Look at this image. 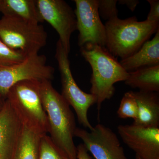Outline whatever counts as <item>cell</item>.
Segmentation results:
<instances>
[{"label": "cell", "instance_id": "1", "mask_svg": "<svg viewBox=\"0 0 159 159\" xmlns=\"http://www.w3.org/2000/svg\"><path fill=\"white\" fill-rule=\"evenodd\" d=\"M40 93L47 115L49 136L69 158L77 159V147L74 141L77 127L70 106L53 87L50 80L41 81Z\"/></svg>", "mask_w": 159, "mask_h": 159}, {"label": "cell", "instance_id": "2", "mask_svg": "<svg viewBox=\"0 0 159 159\" xmlns=\"http://www.w3.org/2000/svg\"><path fill=\"white\" fill-rule=\"evenodd\" d=\"M80 52L92 68L90 92L97 98L99 116L102 102L114 96V84L125 81L129 73L105 48L87 43L80 48Z\"/></svg>", "mask_w": 159, "mask_h": 159}, {"label": "cell", "instance_id": "3", "mask_svg": "<svg viewBox=\"0 0 159 159\" xmlns=\"http://www.w3.org/2000/svg\"><path fill=\"white\" fill-rule=\"evenodd\" d=\"M105 48L114 57L125 59L139 51L159 29V22L139 21L136 16L107 21Z\"/></svg>", "mask_w": 159, "mask_h": 159}, {"label": "cell", "instance_id": "4", "mask_svg": "<svg viewBox=\"0 0 159 159\" xmlns=\"http://www.w3.org/2000/svg\"><path fill=\"white\" fill-rule=\"evenodd\" d=\"M40 82L27 80L18 83L9 90L6 99L22 122L46 134L48 120L42 102Z\"/></svg>", "mask_w": 159, "mask_h": 159}, {"label": "cell", "instance_id": "5", "mask_svg": "<svg viewBox=\"0 0 159 159\" xmlns=\"http://www.w3.org/2000/svg\"><path fill=\"white\" fill-rule=\"evenodd\" d=\"M48 34L42 25L11 16L0 19V39L12 50L26 56L38 54L47 44Z\"/></svg>", "mask_w": 159, "mask_h": 159}, {"label": "cell", "instance_id": "6", "mask_svg": "<svg viewBox=\"0 0 159 159\" xmlns=\"http://www.w3.org/2000/svg\"><path fill=\"white\" fill-rule=\"evenodd\" d=\"M69 54L66 52L59 40L56 44L55 57L58 64L61 84V96L75 112L80 124L92 130L88 117V112L92 105L97 103V98L91 93L81 89L76 83L70 69Z\"/></svg>", "mask_w": 159, "mask_h": 159}, {"label": "cell", "instance_id": "7", "mask_svg": "<svg viewBox=\"0 0 159 159\" xmlns=\"http://www.w3.org/2000/svg\"><path fill=\"white\" fill-rule=\"evenodd\" d=\"M54 69L47 64L43 54H33L27 56L15 64L0 67V94L6 98L10 89L15 84L27 80H52Z\"/></svg>", "mask_w": 159, "mask_h": 159}, {"label": "cell", "instance_id": "8", "mask_svg": "<svg viewBox=\"0 0 159 159\" xmlns=\"http://www.w3.org/2000/svg\"><path fill=\"white\" fill-rule=\"evenodd\" d=\"M74 10L79 32L78 45L87 43L105 48L106 33L98 12V0H74Z\"/></svg>", "mask_w": 159, "mask_h": 159}, {"label": "cell", "instance_id": "9", "mask_svg": "<svg viewBox=\"0 0 159 159\" xmlns=\"http://www.w3.org/2000/svg\"><path fill=\"white\" fill-rule=\"evenodd\" d=\"M36 2L44 21L48 23L57 31L58 40L69 54L71 35L77 30L74 11L63 0H36Z\"/></svg>", "mask_w": 159, "mask_h": 159}, {"label": "cell", "instance_id": "10", "mask_svg": "<svg viewBox=\"0 0 159 159\" xmlns=\"http://www.w3.org/2000/svg\"><path fill=\"white\" fill-rule=\"evenodd\" d=\"M74 136L95 159H127L116 134L105 125L98 124L90 131L77 127Z\"/></svg>", "mask_w": 159, "mask_h": 159}, {"label": "cell", "instance_id": "11", "mask_svg": "<svg viewBox=\"0 0 159 159\" xmlns=\"http://www.w3.org/2000/svg\"><path fill=\"white\" fill-rule=\"evenodd\" d=\"M118 133L125 145L142 159H159V127L120 125Z\"/></svg>", "mask_w": 159, "mask_h": 159}, {"label": "cell", "instance_id": "12", "mask_svg": "<svg viewBox=\"0 0 159 159\" xmlns=\"http://www.w3.org/2000/svg\"><path fill=\"white\" fill-rule=\"evenodd\" d=\"M22 122L10 102L6 99L0 111V156L12 159L19 141Z\"/></svg>", "mask_w": 159, "mask_h": 159}, {"label": "cell", "instance_id": "13", "mask_svg": "<svg viewBox=\"0 0 159 159\" xmlns=\"http://www.w3.org/2000/svg\"><path fill=\"white\" fill-rule=\"evenodd\" d=\"M138 104V116L133 124L159 127V96L156 92L130 91Z\"/></svg>", "mask_w": 159, "mask_h": 159}, {"label": "cell", "instance_id": "14", "mask_svg": "<svg viewBox=\"0 0 159 159\" xmlns=\"http://www.w3.org/2000/svg\"><path fill=\"white\" fill-rule=\"evenodd\" d=\"M127 72L146 67L159 65V29L153 38L148 40L136 53L119 61Z\"/></svg>", "mask_w": 159, "mask_h": 159}, {"label": "cell", "instance_id": "15", "mask_svg": "<svg viewBox=\"0 0 159 159\" xmlns=\"http://www.w3.org/2000/svg\"><path fill=\"white\" fill-rule=\"evenodd\" d=\"M0 13L34 24L44 21L36 0H2Z\"/></svg>", "mask_w": 159, "mask_h": 159}, {"label": "cell", "instance_id": "16", "mask_svg": "<svg viewBox=\"0 0 159 159\" xmlns=\"http://www.w3.org/2000/svg\"><path fill=\"white\" fill-rule=\"evenodd\" d=\"M22 122L21 133L12 159H38L40 141L45 134Z\"/></svg>", "mask_w": 159, "mask_h": 159}, {"label": "cell", "instance_id": "17", "mask_svg": "<svg viewBox=\"0 0 159 159\" xmlns=\"http://www.w3.org/2000/svg\"><path fill=\"white\" fill-rule=\"evenodd\" d=\"M126 85L139 91L159 92V65L146 67L129 73Z\"/></svg>", "mask_w": 159, "mask_h": 159}, {"label": "cell", "instance_id": "18", "mask_svg": "<svg viewBox=\"0 0 159 159\" xmlns=\"http://www.w3.org/2000/svg\"><path fill=\"white\" fill-rule=\"evenodd\" d=\"M38 159H70L52 141L47 134L40 141Z\"/></svg>", "mask_w": 159, "mask_h": 159}, {"label": "cell", "instance_id": "19", "mask_svg": "<svg viewBox=\"0 0 159 159\" xmlns=\"http://www.w3.org/2000/svg\"><path fill=\"white\" fill-rule=\"evenodd\" d=\"M117 113L118 117L121 119L132 118L134 121L137 119L138 116V104L130 91L124 94L121 99Z\"/></svg>", "mask_w": 159, "mask_h": 159}, {"label": "cell", "instance_id": "20", "mask_svg": "<svg viewBox=\"0 0 159 159\" xmlns=\"http://www.w3.org/2000/svg\"><path fill=\"white\" fill-rule=\"evenodd\" d=\"M27 57L23 53L10 48L0 39V67L21 62Z\"/></svg>", "mask_w": 159, "mask_h": 159}, {"label": "cell", "instance_id": "21", "mask_svg": "<svg viewBox=\"0 0 159 159\" xmlns=\"http://www.w3.org/2000/svg\"><path fill=\"white\" fill-rule=\"evenodd\" d=\"M99 16L107 21L118 17L117 0H98Z\"/></svg>", "mask_w": 159, "mask_h": 159}, {"label": "cell", "instance_id": "22", "mask_svg": "<svg viewBox=\"0 0 159 159\" xmlns=\"http://www.w3.org/2000/svg\"><path fill=\"white\" fill-rule=\"evenodd\" d=\"M150 6V11L146 20L150 22H159V0H147Z\"/></svg>", "mask_w": 159, "mask_h": 159}, {"label": "cell", "instance_id": "23", "mask_svg": "<svg viewBox=\"0 0 159 159\" xmlns=\"http://www.w3.org/2000/svg\"><path fill=\"white\" fill-rule=\"evenodd\" d=\"M77 159H92L83 144H79L77 147Z\"/></svg>", "mask_w": 159, "mask_h": 159}, {"label": "cell", "instance_id": "24", "mask_svg": "<svg viewBox=\"0 0 159 159\" xmlns=\"http://www.w3.org/2000/svg\"><path fill=\"white\" fill-rule=\"evenodd\" d=\"M118 3L119 5H125L131 11H134L140 2L138 0H119Z\"/></svg>", "mask_w": 159, "mask_h": 159}, {"label": "cell", "instance_id": "25", "mask_svg": "<svg viewBox=\"0 0 159 159\" xmlns=\"http://www.w3.org/2000/svg\"><path fill=\"white\" fill-rule=\"evenodd\" d=\"M6 99L0 94V111L2 109L6 102Z\"/></svg>", "mask_w": 159, "mask_h": 159}, {"label": "cell", "instance_id": "26", "mask_svg": "<svg viewBox=\"0 0 159 159\" xmlns=\"http://www.w3.org/2000/svg\"><path fill=\"white\" fill-rule=\"evenodd\" d=\"M135 159H142L140 157L136 155H135Z\"/></svg>", "mask_w": 159, "mask_h": 159}, {"label": "cell", "instance_id": "27", "mask_svg": "<svg viewBox=\"0 0 159 159\" xmlns=\"http://www.w3.org/2000/svg\"><path fill=\"white\" fill-rule=\"evenodd\" d=\"M1 3H2V0H0V7H1Z\"/></svg>", "mask_w": 159, "mask_h": 159}]
</instances>
